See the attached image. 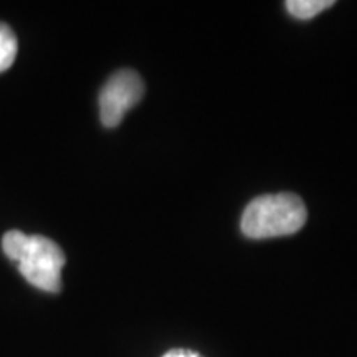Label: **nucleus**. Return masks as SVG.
I'll use <instances>...</instances> for the list:
<instances>
[{"label":"nucleus","mask_w":357,"mask_h":357,"mask_svg":"<svg viewBox=\"0 0 357 357\" xmlns=\"http://www.w3.org/2000/svg\"><path fill=\"white\" fill-rule=\"evenodd\" d=\"M144 95V83L132 70L116 71L100 93V118L106 128H116L124 114Z\"/></svg>","instance_id":"nucleus-3"},{"label":"nucleus","mask_w":357,"mask_h":357,"mask_svg":"<svg viewBox=\"0 0 357 357\" xmlns=\"http://www.w3.org/2000/svg\"><path fill=\"white\" fill-rule=\"evenodd\" d=\"M306 218L305 202L298 195L280 192L252 200L245 208L240 227L248 238H276L296 234L305 227Z\"/></svg>","instance_id":"nucleus-2"},{"label":"nucleus","mask_w":357,"mask_h":357,"mask_svg":"<svg viewBox=\"0 0 357 357\" xmlns=\"http://www.w3.org/2000/svg\"><path fill=\"white\" fill-rule=\"evenodd\" d=\"M3 253L19 265L24 278L35 288L47 293L61 289V270L65 253L61 248L42 235H26L20 230H8L2 238Z\"/></svg>","instance_id":"nucleus-1"},{"label":"nucleus","mask_w":357,"mask_h":357,"mask_svg":"<svg viewBox=\"0 0 357 357\" xmlns=\"http://www.w3.org/2000/svg\"><path fill=\"white\" fill-rule=\"evenodd\" d=\"M333 6V0H289L287 2V10L294 19L310 20Z\"/></svg>","instance_id":"nucleus-4"},{"label":"nucleus","mask_w":357,"mask_h":357,"mask_svg":"<svg viewBox=\"0 0 357 357\" xmlns=\"http://www.w3.org/2000/svg\"><path fill=\"white\" fill-rule=\"evenodd\" d=\"M19 52V42L10 26L0 22V73L10 68Z\"/></svg>","instance_id":"nucleus-5"},{"label":"nucleus","mask_w":357,"mask_h":357,"mask_svg":"<svg viewBox=\"0 0 357 357\" xmlns=\"http://www.w3.org/2000/svg\"><path fill=\"white\" fill-rule=\"evenodd\" d=\"M162 357H204L202 354L195 351H189V349H172L164 354Z\"/></svg>","instance_id":"nucleus-6"}]
</instances>
